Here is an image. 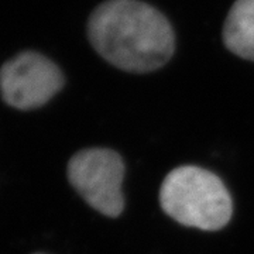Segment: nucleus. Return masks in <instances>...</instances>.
Instances as JSON below:
<instances>
[{"label": "nucleus", "instance_id": "7ed1b4c3", "mask_svg": "<svg viewBox=\"0 0 254 254\" xmlns=\"http://www.w3.org/2000/svg\"><path fill=\"white\" fill-rule=\"evenodd\" d=\"M125 161L116 151L86 148L71 158L68 180L89 206L105 216L118 218L125 208Z\"/></svg>", "mask_w": 254, "mask_h": 254}, {"label": "nucleus", "instance_id": "f03ea898", "mask_svg": "<svg viewBox=\"0 0 254 254\" xmlns=\"http://www.w3.org/2000/svg\"><path fill=\"white\" fill-rule=\"evenodd\" d=\"M163 210L184 226L219 230L233 215V202L216 174L195 165L173 170L160 190Z\"/></svg>", "mask_w": 254, "mask_h": 254}, {"label": "nucleus", "instance_id": "20e7f679", "mask_svg": "<svg viewBox=\"0 0 254 254\" xmlns=\"http://www.w3.org/2000/svg\"><path fill=\"white\" fill-rule=\"evenodd\" d=\"M64 83L60 66L36 51H23L0 68L1 98L18 110L44 106L63 89Z\"/></svg>", "mask_w": 254, "mask_h": 254}, {"label": "nucleus", "instance_id": "f257e3e1", "mask_svg": "<svg viewBox=\"0 0 254 254\" xmlns=\"http://www.w3.org/2000/svg\"><path fill=\"white\" fill-rule=\"evenodd\" d=\"M88 37L103 60L126 72L157 71L175 51V33L168 18L140 0L100 3L88 21Z\"/></svg>", "mask_w": 254, "mask_h": 254}, {"label": "nucleus", "instance_id": "39448f33", "mask_svg": "<svg viewBox=\"0 0 254 254\" xmlns=\"http://www.w3.org/2000/svg\"><path fill=\"white\" fill-rule=\"evenodd\" d=\"M223 44L232 54L254 61V0H236L223 26Z\"/></svg>", "mask_w": 254, "mask_h": 254}]
</instances>
